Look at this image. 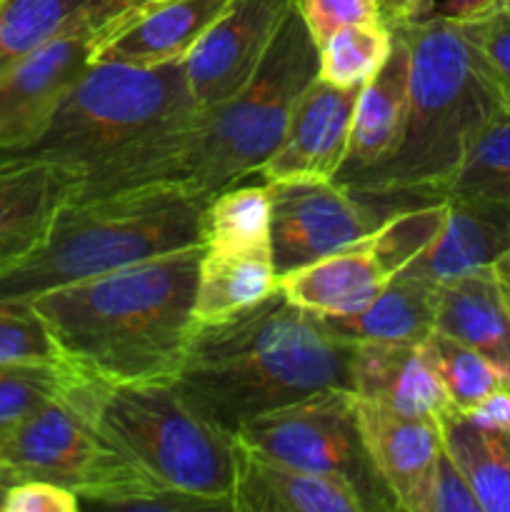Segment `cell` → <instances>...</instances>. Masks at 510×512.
<instances>
[{"label": "cell", "instance_id": "43", "mask_svg": "<svg viewBox=\"0 0 510 512\" xmlns=\"http://www.w3.org/2000/svg\"><path fill=\"white\" fill-rule=\"evenodd\" d=\"M490 270H493V278L500 290V298H503L505 308H508L510 313V250H505V253L495 260V265Z\"/></svg>", "mask_w": 510, "mask_h": 512}, {"label": "cell", "instance_id": "46", "mask_svg": "<svg viewBox=\"0 0 510 512\" xmlns=\"http://www.w3.org/2000/svg\"><path fill=\"white\" fill-rule=\"evenodd\" d=\"M10 485H5V483H0V508H3V498H5V490H8Z\"/></svg>", "mask_w": 510, "mask_h": 512}, {"label": "cell", "instance_id": "38", "mask_svg": "<svg viewBox=\"0 0 510 512\" xmlns=\"http://www.w3.org/2000/svg\"><path fill=\"white\" fill-rule=\"evenodd\" d=\"M78 495L48 480H20L5 490L0 512H78Z\"/></svg>", "mask_w": 510, "mask_h": 512}, {"label": "cell", "instance_id": "6", "mask_svg": "<svg viewBox=\"0 0 510 512\" xmlns=\"http://www.w3.org/2000/svg\"><path fill=\"white\" fill-rule=\"evenodd\" d=\"M65 395L150 478L233 510L235 435L200 415L173 380L105 383L78 373Z\"/></svg>", "mask_w": 510, "mask_h": 512}, {"label": "cell", "instance_id": "28", "mask_svg": "<svg viewBox=\"0 0 510 512\" xmlns=\"http://www.w3.org/2000/svg\"><path fill=\"white\" fill-rule=\"evenodd\" d=\"M445 200H463L510 213V113H498L480 130L455 170Z\"/></svg>", "mask_w": 510, "mask_h": 512}, {"label": "cell", "instance_id": "21", "mask_svg": "<svg viewBox=\"0 0 510 512\" xmlns=\"http://www.w3.org/2000/svg\"><path fill=\"white\" fill-rule=\"evenodd\" d=\"M388 280L368 235L338 253L278 275V290L318 318H340L368 305Z\"/></svg>", "mask_w": 510, "mask_h": 512}, {"label": "cell", "instance_id": "23", "mask_svg": "<svg viewBox=\"0 0 510 512\" xmlns=\"http://www.w3.org/2000/svg\"><path fill=\"white\" fill-rule=\"evenodd\" d=\"M435 293V285L393 275L368 305L323 320L330 333L353 345H420L435 333Z\"/></svg>", "mask_w": 510, "mask_h": 512}, {"label": "cell", "instance_id": "42", "mask_svg": "<svg viewBox=\"0 0 510 512\" xmlns=\"http://www.w3.org/2000/svg\"><path fill=\"white\" fill-rule=\"evenodd\" d=\"M145 3H150V0H98V30L105 28L110 20L120 18V15L130 13Z\"/></svg>", "mask_w": 510, "mask_h": 512}, {"label": "cell", "instance_id": "45", "mask_svg": "<svg viewBox=\"0 0 510 512\" xmlns=\"http://www.w3.org/2000/svg\"><path fill=\"white\" fill-rule=\"evenodd\" d=\"M498 10H503V13H508V15H510V0H500Z\"/></svg>", "mask_w": 510, "mask_h": 512}, {"label": "cell", "instance_id": "17", "mask_svg": "<svg viewBox=\"0 0 510 512\" xmlns=\"http://www.w3.org/2000/svg\"><path fill=\"white\" fill-rule=\"evenodd\" d=\"M448 213L433 243L398 275L423 283L448 285L485 273L510 250V213L463 200H445Z\"/></svg>", "mask_w": 510, "mask_h": 512}, {"label": "cell", "instance_id": "15", "mask_svg": "<svg viewBox=\"0 0 510 512\" xmlns=\"http://www.w3.org/2000/svg\"><path fill=\"white\" fill-rule=\"evenodd\" d=\"M365 448L393 498L395 510L423 512V500L443 453L438 420L395 413L385 405L358 398Z\"/></svg>", "mask_w": 510, "mask_h": 512}, {"label": "cell", "instance_id": "24", "mask_svg": "<svg viewBox=\"0 0 510 512\" xmlns=\"http://www.w3.org/2000/svg\"><path fill=\"white\" fill-rule=\"evenodd\" d=\"M275 290H278V275L268 250L235 253V250H213L203 245L193 300L195 320L220 323L263 303Z\"/></svg>", "mask_w": 510, "mask_h": 512}, {"label": "cell", "instance_id": "4", "mask_svg": "<svg viewBox=\"0 0 510 512\" xmlns=\"http://www.w3.org/2000/svg\"><path fill=\"white\" fill-rule=\"evenodd\" d=\"M395 28L403 30L410 45L403 133L385 163L340 183L385 218L445 200L473 140L500 113L455 20L430 18Z\"/></svg>", "mask_w": 510, "mask_h": 512}, {"label": "cell", "instance_id": "26", "mask_svg": "<svg viewBox=\"0 0 510 512\" xmlns=\"http://www.w3.org/2000/svg\"><path fill=\"white\" fill-rule=\"evenodd\" d=\"M98 0H0V75L75 25H98Z\"/></svg>", "mask_w": 510, "mask_h": 512}, {"label": "cell", "instance_id": "33", "mask_svg": "<svg viewBox=\"0 0 510 512\" xmlns=\"http://www.w3.org/2000/svg\"><path fill=\"white\" fill-rule=\"evenodd\" d=\"M458 28L498 110L510 113V15L493 8L478 18L460 20Z\"/></svg>", "mask_w": 510, "mask_h": 512}, {"label": "cell", "instance_id": "12", "mask_svg": "<svg viewBox=\"0 0 510 512\" xmlns=\"http://www.w3.org/2000/svg\"><path fill=\"white\" fill-rule=\"evenodd\" d=\"M293 0H230L183 60L198 110L243 88L258 70Z\"/></svg>", "mask_w": 510, "mask_h": 512}, {"label": "cell", "instance_id": "22", "mask_svg": "<svg viewBox=\"0 0 510 512\" xmlns=\"http://www.w3.org/2000/svg\"><path fill=\"white\" fill-rule=\"evenodd\" d=\"M435 333L485 355L510 388V313L493 270L440 285L435 293Z\"/></svg>", "mask_w": 510, "mask_h": 512}, {"label": "cell", "instance_id": "11", "mask_svg": "<svg viewBox=\"0 0 510 512\" xmlns=\"http://www.w3.org/2000/svg\"><path fill=\"white\" fill-rule=\"evenodd\" d=\"M95 40L98 25L85 20L0 75V153L40 138L65 95L93 63Z\"/></svg>", "mask_w": 510, "mask_h": 512}, {"label": "cell", "instance_id": "3", "mask_svg": "<svg viewBox=\"0 0 510 512\" xmlns=\"http://www.w3.org/2000/svg\"><path fill=\"white\" fill-rule=\"evenodd\" d=\"M203 245L125 265L33 298L70 368L105 383L173 380L198 320Z\"/></svg>", "mask_w": 510, "mask_h": 512}, {"label": "cell", "instance_id": "30", "mask_svg": "<svg viewBox=\"0 0 510 512\" xmlns=\"http://www.w3.org/2000/svg\"><path fill=\"white\" fill-rule=\"evenodd\" d=\"M420 345L438 373L450 405L460 413L473 410L480 400L488 398L498 388H508L503 373L485 355L475 353L473 348L448 338V335L433 333Z\"/></svg>", "mask_w": 510, "mask_h": 512}, {"label": "cell", "instance_id": "37", "mask_svg": "<svg viewBox=\"0 0 510 512\" xmlns=\"http://www.w3.org/2000/svg\"><path fill=\"white\" fill-rule=\"evenodd\" d=\"M423 512H483L473 488L445 450L435 463L433 478H430L428 493L423 500Z\"/></svg>", "mask_w": 510, "mask_h": 512}, {"label": "cell", "instance_id": "31", "mask_svg": "<svg viewBox=\"0 0 510 512\" xmlns=\"http://www.w3.org/2000/svg\"><path fill=\"white\" fill-rule=\"evenodd\" d=\"M78 373L68 363H0V433L63 398Z\"/></svg>", "mask_w": 510, "mask_h": 512}, {"label": "cell", "instance_id": "27", "mask_svg": "<svg viewBox=\"0 0 510 512\" xmlns=\"http://www.w3.org/2000/svg\"><path fill=\"white\" fill-rule=\"evenodd\" d=\"M203 245L235 253H270V190L265 185H230L205 203Z\"/></svg>", "mask_w": 510, "mask_h": 512}, {"label": "cell", "instance_id": "19", "mask_svg": "<svg viewBox=\"0 0 510 512\" xmlns=\"http://www.w3.org/2000/svg\"><path fill=\"white\" fill-rule=\"evenodd\" d=\"M68 190L58 165L0 153V273L38 248Z\"/></svg>", "mask_w": 510, "mask_h": 512}, {"label": "cell", "instance_id": "39", "mask_svg": "<svg viewBox=\"0 0 510 512\" xmlns=\"http://www.w3.org/2000/svg\"><path fill=\"white\" fill-rule=\"evenodd\" d=\"M500 0H428L425 10L420 13L418 20H430V18H443V20H470L478 18V15L488 13V10L498 8ZM415 20V23H418Z\"/></svg>", "mask_w": 510, "mask_h": 512}, {"label": "cell", "instance_id": "36", "mask_svg": "<svg viewBox=\"0 0 510 512\" xmlns=\"http://www.w3.org/2000/svg\"><path fill=\"white\" fill-rule=\"evenodd\" d=\"M295 8L315 45L350 25L383 23L380 0H295Z\"/></svg>", "mask_w": 510, "mask_h": 512}, {"label": "cell", "instance_id": "25", "mask_svg": "<svg viewBox=\"0 0 510 512\" xmlns=\"http://www.w3.org/2000/svg\"><path fill=\"white\" fill-rule=\"evenodd\" d=\"M443 450L473 488L483 512H510V435L460 410L438 418Z\"/></svg>", "mask_w": 510, "mask_h": 512}, {"label": "cell", "instance_id": "5", "mask_svg": "<svg viewBox=\"0 0 510 512\" xmlns=\"http://www.w3.org/2000/svg\"><path fill=\"white\" fill-rule=\"evenodd\" d=\"M203 208L205 200L183 183L65 200L38 248L0 273V300H33L125 265L203 245Z\"/></svg>", "mask_w": 510, "mask_h": 512}, {"label": "cell", "instance_id": "29", "mask_svg": "<svg viewBox=\"0 0 510 512\" xmlns=\"http://www.w3.org/2000/svg\"><path fill=\"white\" fill-rule=\"evenodd\" d=\"M393 30L385 23L350 25L318 45V78L335 88H363L388 60Z\"/></svg>", "mask_w": 510, "mask_h": 512}, {"label": "cell", "instance_id": "40", "mask_svg": "<svg viewBox=\"0 0 510 512\" xmlns=\"http://www.w3.org/2000/svg\"><path fill=\"white\" fill-rule=\"evenodd\" d=\"M465 415H470L475 423L510 435V388H498Z\"/></svg>", "mask_w": 510, "mask_h": 512}, {"label": "cell", "instance_id": "32", "mask_svg": "<svg viewBox=\"0 0 510 512\" xmlns=\"http://www.w3.org/2000/svg\"><path fill=\"white\" fill-rule=\"evenodd\" d=\"M445 213H448L445 200L415 205V208H405L388 215L375 228V233H370V245H373L380 265L390 278L398 275L405 265L413 263L433 243L435 235L443 228Z\"/></svg>", "mask_w": 510, "mask_h": 512}, {"label": "cell", "instance_id": "8", "mask_svg": "<svg viewBox=\"0 0 510 512\" xmlns=\"http://www.w3.org/2000/svg\"><path fill=\"white\" fill-rule=\"evenodd\" d=\"M235 438L295 468L343 480L363 500L365 512L395 510L365 448L353 390H325L245 420Z\"/></svg>", "mask_w": 510, "mask_h": 512}, {"label": "cell", "instance_id": "14", "mask_svg": "<svg viewBox=\"0 0 510 512\" xmlns=\"http://www.w3.org/2000/svg\"><path fill=\"white\" fill-rule=\"evenodd\" d=\"M230 0H150L98 30L93 60L123 65L183 63Z\"/></svg>", "mask_w": 510, "mask_h": 512}, {"label": "cell", "instance_id": "20", "mask_svg": "<svg viewBox=\"0 0 510 512\" xmlns=\"http://www.w3.org/2000/svg\"><path fill=\"white\" fill-rule=\"evenodd\" d=\"M353 393L413 418L438 420L453 410L423 345H358Z\"/></svg>", "mask_w": 510, "mask_h": 512}, {"label": "cell", "instance_id": "13", "mask_svg": "<svg viewBox=\"0 0 510 512\" xmlns=\"http://www.w3.org/2000/svg\"><path fill=\"white\" fill-rule=\"evenodd\" d=\"M360 88L315 78L295 103L283 140L260 168L265 183L335 180L345 163Z\"/></svg>", "mask_w": 510, "mask_h": 512}, {"label": "cell", "instance_id": "16", "mask_svg": "<svg viewBox=\"0 0 510 512\" xmlns=\"http://www.w3.org/2000/svg\"><path fill=\"white\" fill-rule=\"evenodd\" d=\"M235 512H365L348 483L283 463L235 438Z\"/></svg>", "mask_w": 510, "mask_h": 512}, {"label": "cell", "instance_id": "18", "mask_svg": "<svg viewBox=\"0 0 510 512\" xmlns=\"http://www.w3.org/2000/svg\"><path fill=\"white\" fill-rule=\"evenodd\" d=\"M393 30V48L383 68L360 88L350 125L348 153L338 183L355 178L393 155L403 133L410 98V45L400 28Z\"/></svg>", "mask_w": 510, "mask_h": 512}, {"label": "cell", "instance_id": "7", "mask_svg": "<svg viewBox=\"0 0 510 512\" xmlns=\"http://www.w3.org/2000/svg\"><path fill=\"white\" fill-rule=\"evenodd\" d=\"M318 78V45L295 0L248 83L198 110L180 158L178 183L208 203L220 190L260 173L283 140L295 103Z\"/></svg>", "mask_w": 510, "mask_h": 512}, {"label": "cell", "instance_id": "41", "mask_svg": "<svg viewBox=\"0 0 510 512\" xmlns=\"http://www.w3.org/2000/svg\"><path fill=\"white\" fill-rule=\"evenodd\" d=\"M428 0H380V15L388 28L395 25H408L420 18Z\"/></svg>", "mask_w": 510, "mask_h": 512}, {"label": "cell", "instance_id": "9", "mask_svg": "<svg viewBox=\"0 0 510 512\" xmlns=\"http://www.w3.org/2000/svg\"><path fill=\"white\" fill-rule=\"evenodd\" d=\"M5 463L13 483L48 480L83 498L118 478L133 460L115 448L93 415L63 395L5 433Z\"/></svg>", "mask_w": 510, "mask_h": 512}, {"label": "cell", "instance_id": "34", "mask_svg": "<svg viewBox=\"0 0 510 512\" xmlns=\"http://www.w3.org/2000/svg\"><path fill=\"white\" fill-rule=\"evenodd\" d=\"M80 503L88 508H105V510H168V512H195V510H218L208 500L193 498L188 493L170 488L160 480L150 478L148 473L130 465L118 478L100 488L90 490L88 495L80 498Z\"/></svg>", "mask_w": 510, "mask_h": 512}, {"label": "cell", "instance_id": "2", "mask_svg": "<svg viewBox=\"0 0 510 512\" xmlns=\"http://www.w3.org/2000/svg\"><path fill=\"white\" fill-rule=\"evenodd\" d=\"M358 345L280 290L220 323H198L173 383L200 415L235 435L250 418L325 390H353Z\"/></svg>", "mask_w": 510, "mask_h": 512}, {"label": "cell", "instance_id": "1", "mask_svg": "<svg viewBox=\"0 0 510 512\" xmlns=\"http://www.w3.org/2000/svg\"><path fill=\"white\" fill-rule=\"evenodd\" d=\"M195 115L183 63L93 60L40 138L5 155L58 165L70 178L65 200L178 183Z\"/></svg>", "mask_w": 510, "mask_h": 512}, {"label": "cell", "instance_id": "44", "mask_svg": "<svg viewBox=\"0 0 510 512\" xmlns=\"http://www.w3.org/2000/svg\"><path fill=\"white\" fill-rule=\"evenodd\" d=\"M5 435L0 433V483H5V485H13V475H10V470H8V463H5Z\"/></svg>", "mask_w": 510, "mask_h": 512}, {"label": "cell", "instance_id": "10", "mask_svg": "<svg viewBox=\"0 0 510 512\" xmlns=\"http://www.w3.org/2000/svg\"><path fill=\"white\" fill-rule=\"evenodd\" d=\"M270 190V258L275 275L360 243L385 215L338 180H283Z\"/></svg>", "mask_w": 510, "mask_h": 512}, {"label": "cell", "instance_id": "35", "mask_svg": "<svg viewBox=\"0 0 510 512\" xmlns=\"http://www.w3.org/2000/svg\"><path fill=\"white\" fill-rule=\"evenodd\" d=\"M0 363H65L30 300H0Z\"/></svg>", "mask_w": 510, "mask_h": 512}]
</instances>
